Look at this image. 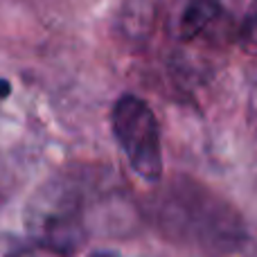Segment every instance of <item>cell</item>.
I'll return each instance as SVG.
<instances>
[{
  "mask_svg": "<svg viewBox=\"0 0 257 257\" xmlns=\"http://www.w3.org/2000/svg\"><path fill=\"white\" fill-rule=\"evenodd\" d=\"M145 210L151 226L165 239L205 255L239 253L246 241V226L239 212L210 187L187 176L165 183Z\"/></svg>",
  "mask_w": 257,
  "mask_h": 257,
  "instance_id": "1",
  "label": "cell"
},
{
  "mask_svg": "<svg viewBox=\"0 0 257 257\" xmlns=\"http://www.w3.org/2000/svg\"><path fill=\"white\" fill-rule=\"evenodd\" d=\"M84 194L70 181H52L32 199L27 230L43 246L72 253L86 239Z\"/></svg>",
  "mask_w": 257,
  "mask_h": 257,
  "instance_id": "2",
  "label": "cell"
},
{
  "mask_svg": "<svg viewBox=\"0 0 257 257\" xmlns=\"http://www.w3.org/2000/svg\"><path fill=\"white\" fill-rule=\"evenodd\" d=\"M111 128L128 167L147 183L163 178L160 126L154 111L138 95H122L111 113Z\"/></svg>",
  "mask_w": 257,
  "mask_h": 257,
  "instance_id": "3",
  "label": "cell"
},
{
  "mask_svg": "<svg viewBox=\"0 0 257 257\" xmlns=\"http://www.w3.org/2000/svg\"><path fill=\"white\" fill-rule=\"evenodd\" d=\"M221 12V0H183L176 16V36L194 41L201 36Z\"/></svg>",
  "mask_w": 257,
  "mask_h": 257,
  "instance_id": "4",
  "label": "cell"
},
{
  "mask_svg": "<svg viewBox=\"0 0 257 257\" xmlns=\"http://www.w3.org/2000/svg\"><path fill=\"white\" fill-rule=\"evenodd\" d=\"M239 48L257 57V0H250L239 25Z\"/></svg>",
  "mask_w": 257,
  "mask_h": 257,
  "instance_id": "5",
  "label": "cell"
},
{
  "mask_svg": "<svg viewBox=\"0 0 257 257\" xmlns=\"http://www.w3.org/2000/svg\"><path fill=\"white\" fill-rule=\"evenodd\" d=\"M255 257H257V255H255Z\"/></svg>",
  "mask_w": 257,
  "mask_h": 257,
  "instance_id": "6",
  "label": "cell"
}]
</instances>
